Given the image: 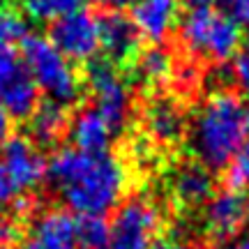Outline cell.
<instances>
[{
    "label": "cell",
    "instance_id": "cell-9",
    "mask_svg": "<svg viewBox=\"0 0 249 249\" xmlns=\"http://www.w3.org/2000/svg\"><path fill=\"white\" fill-rule=\"evenodd\" d=\"M49 39L71 62H88L99 53V18L86 7L71 12L51 23Z\"/></svg>",
    "mask_w": 249,
    "mask_h": 249
},
{
    "label": "cell",
    "instance_id": "cell-6",
    "mask_svg": "<svg viewBox=\"0 0 249 249\" xmlns=\"http://www.w3.org/2000/svg\"><path fill=\"white\" fill-rule=\"evenodd\" d=\"M160 208L143 198H129L116 213L108 226V249H152L161 231Z\"/></svg>",
    "mask_w": 249,
    "mask_h": 249
},
{
    "label": "cell",
    "instance_id": "cell-30",
    "mask_svg": "<svg viewBox=\"0 0 249 249\" xmlns=\"http://www.w3.org/2000/svg\"><path fill=\"white\" fill-rule=\"evenodd\" d=\"M0 249H28V247H21L18 242H0Z\"/></svg>",
    "mask_w": 249,
    "mask_h": 249
},
{
    "label": "cell",
    "instance_id": "cell-12",
    "mask_svg": "<svg viewBox=\"0 0 249 249\" xmlns=\"http://www.w3.org/2000/svg\"><path fill=\"white\" fill-rule=\"evenodd\" d=\"M178 0H136L129 18L143 39L160 44L178 23Z\"/></svg>",
    "mask_w": 249,
    "mask_h": 249
},
{
    "label": "cell",
    "instance_id": "cell-26",
    "mask_svg": "<svg viewBox=\"0 0 249 249\" xmlns=\"http://www.w3.org/2000/svg\"><path fill=\"white\" fill-rule=\"evenodd\" d=\"M9 132H12V118L5 108L0 107V145L9 139Z\"/></svg>",
    "mask_w": 249,
    "mask_h": 249
},
{
    "label": "cell",
    "instance_id": "cell-32",
    "mask_svg": "<svg viewBox=\"0 0 249 249\" xmlns=\"http://www.w3.org/2000/svg\"><path fill=\"white\" fill-rule=\"evenodd\" d=\"M0 222H2V210H0Z\"/></svg>",
    "mask_w": 249,
    "mask_h": 249
},
{
    "label": "cell",
    "instance_id": "cell-13",
    "mask_svg": "<svg viewBox=\"0 0 249 249\" xmlns=\"http://www.w3.org/2000/svg\"><path fill=\"white\" fill-rule=\"evenodd\" d=\"M28 249H79L76 219L65 210H44L30 226Z\"/></svg>",
    "mask_w": 249,
    "mask_h": 249
},
{
    "label": "cell",
    "instance_id": "cell-20",
    "mask_svg": "<svg viewBox=\"0 0 249 249\" xmlns=\"http://www.w3.org/2000/svg\"><path fill=\"white\" fill-rule=\"evenodd\" d=\"M76 238L79 247L102 249L108 245V224L99 214H81L76 219Z\"/></svg>",
    "mask_w": 249,
    "mask_h": 249
},
{
    "label": "cell",
    "instance_id": "cell-17",
    "mask_svg": "<svg viewBox=\"0 0 249 249\" xmlns=\"http://www.w3.org/2000/svg\"><path fill=\"white\" fill-rule=\"evenodd\" d=\"M28 132L30 139L39 145H53L62 134L67 132L70 120H67V111L58 102H39L35 111L28 116Z\"/></svg>",
    "mask_w": 249,
    "mask_h": 249
},
{
    "label": "cell",
    "instance_id": "cell-21",
    "mask_svg": "<svg viewBox=\"0 0 249 249\" xmlns=\"http://www.w3.org/2000/svg\"><path fill=\"white\" fill-rule=\"evenodd\" d=\"M224 169H226V185L231 189H245L249 185V141L242 143Z\"/></svg>",
    "mask_w": 249,
    "mask_h": 249
},
{
    "label": "cell",
    "instance_id": "cell-28",
    "mask_svg": "<svg viewBox=\"0 0 249 249\" xmlns=\"http://www.w3.org/2000/svg\"><path fill=\"white\" fill-rule=\"evenodd\" d=\"M180 5H185L187 9H203V7H213L214 0H178Z\"/></svg>",
    "mask_w": 249,
    "mask_h": 249
},
{
    "label": "cell",
    "instance_id": "cell-5",
    "mask_svg": "<svg viewBox=\"0 0 249 249\" xmlns=\"http://www.w3.org/2000/svg\"><path fill=\"white\" fill-rule=\"evenodd\" d=\"M0 148V201L9 203L46 178V161L23 136L7 139Z\"/></svg>",
    "mask_w": 249,
    "mask_h": 249
},
{
    "label": "cell",
    "instance_id": "cell-22",
    "mask_svg": "<svg viewBox=\"0 0 249 249\" xmlns=\"http://www.w3.org/2000/svg\"><path fill=\"white\" fill-rule=\"evenodd\" d=\"M28 37V23L14 9H0V39L5 42H23Z\"/></svg>",
    "mask_w": 249,
    "mask_h": 249
},
{
    "label": "cell",
    "instance_id": "cell-31",
    "mask_svg": "<svg viewBox=\"0 0 249 249\" xmlns=\"http://www.w3.org/2000/svg\"><path fill=\"white\" fill-rule=\"evenodd\" d=\"M245 129H247V141H249V111H247V127Z\"/></svg>",
    "mask_w": 249,
    "mask_h": 249
},
{
    "label": "cell",
    "instance_id": "cell-27",
    "mask_svg": "<svg viewBox=\"0 0 249 249\" xmlns=\"http://www.w3.org/2000/svg\"><path fill=\"white\" fill-rule=\"evenodd\" d=\"M95 2H99L102 7H108L111 12H120L123 7H132L136 0H95Z\"/></svg>",
    "mask_w": 249,
    "mask_h": 249
},
{
    "label": "cell",
    "instance_id": "cell-8",
    "mask_svg": "<svg viewBox=\"0 0 249 249\" xmlns=\"http://www.w3.org/2000/svg\"><path fill=\"white\" fill-rule=\"evenodd\" d=\"M88 88L95 97V108L99 116L107 120L113 136L120 134L127 127L129 111H132V95L123 81V76L116 71L113 62L95 60L88 67Z\"/></svg>",
    "mask_w": 249,
    "mask_h": 249
},
{
    "label": "cell",
    "instance_id": "cell-3",
    "mask_svg": "<svg viewBox=\"0 0 249 249\" xmlns=\"http://www.w3.org/2000/svg\"><path fill=\"white\" fill-rule=\"evenodd\" d=\"M21 55L39 92H44L51 102L67 107L81 97L79 71L70 58H65L51 44L49 37L28 33V37L21 42Z\"/></svg>",
    "mask_w": 249,
    "mask_h": 249
},
{
    "label": "cell",
    "instance_id": "cell-10",
    "mask_svg": "<svg viewBox=\"0 0 249 249\" xmlns=\"http://www.w3.org/2000/svg\"><path fill=\"white\" fill-rule=\"evenodd\" d=\"M203 205V229L213 240H229L249 222V198L242 189H224Z\"/></svg>",
    "mask_w": 249,
    "mask_h": 249
},
{
    "label": "cell",
    "instance_id": "cell-2",
    "mask_svg": "<svg viewBox=\"0 0 249 249\" xmlns=\"http://www.w3.org/2000/svg\"><path fill=\"white\" fill-rule=\"evenodd\" d=\"M249 102L238 92L219 90L198 108L189 143L196 160L208 169H224L242 143H247Z\"/></svg>",
    "mask_w": 249,
    "mask_h": 249
},
{
    "label": "cell",
    "instance_id": "cell-23",
    "mask_svg": "<svg viewBox=\"0 0 249 249\" xmlns=\"http://www.w3.org/2000/svg\"><path fill=\"white\" fill-rule=\"evenodd\" d=\"M222 14L235 21L240 28H249V0H219Z\"/></svg>",
    "mask_w": 249,
    "mask_h": 249
},
{
    "label": "cell",
    "instance_id": "cell-14",
    "mask_svg": "<svg viewBox=\"0 0 249 249\" xmlns=\"http://www.w3.org/2000/svg\"><path fill=\"white\" fill-rule=\"evenodd\" d=\"M171 196L178 208H198L214 192L213 171L201 161H189L173 171L169 182Z\"/></svg>",
    "mask_w": 249,
    "mask_h": 249
},
{
    "label": "cell",
    "instance_id": "cell-11",
    "mask_svg": "<svg viewBox=\"0 0 249 249\" xmlns=\"http://www.w3.org/2000/svg\"><path fill=\"white\" fill-rule=\"evenodd\" d=\"M141 35L132 18L123 12H108L99 18V51H104L108 62H129L139 53Z\"/></svg>",
    "mask_w": 249,
    "mask_h": 249
},
{
    "label": "cell",
    "instance_id": "cell-16",
    "mask_svg": "<svg viewBox=\"0 0 249 249\" xmlns=\"http://www.w3.org/2000/svg\"><path fill=\"white\" fill-rule=\"evenodd\" d=\"M70 136L71 143L76 145V150L83 152H107L108 143H111V127L107 120L99 116V111L95 107L81 108L74 116L70 124Z\"/></svg>",
    "mask_w": 249,
    "mask_h": 249
},
{
    "label": "cell",
    "instance_id": "cell-19",
    "mask_svg": "<svg viewBox=\"0 0 249 249\" xmlns=\"http://www.w3.org/2000/svg\"><path fill=\"white\" fill-rule=\"evenodd\" d=\"M86 2L88 0H21L26 17L42 23H53L55 18L79 12L86 7Z\"/></svg>",
    "mask_w": 249,
    "mask_h": 249
},
{
    "label": "cell",
    "instance_id": "cell-18",
    "mask_svg": "<svg viewBox=\"0 0 249 249\" xmlns=\"http://www.w3.org/2000/svg\"><path fill=\"white\" fill-rule=\"evenodd\" d=\"M136 76L145 86H164V83H169V79L173 76V55L166 49H161V46H150L136 60Z\"/></svg>",
    "mask_w": 249,
    "mask_h": 249
},
{
    "label": "cell",
    "instance_id": "cell-1",
    "mask_svg": "<svg viewBox=\"0 0 249 249\" xmlns=\"http://www.w3.org/2000/svg\"><path fill=\"white\" fill-rule=\"evenodd\" d=\"M60 198L79 214H102L116 208L127 189V171L108 152H83L62 148L46 164Z\"/></svg>",
    "mask_w": 249,
    "mask_h": 249
},
{
    "label": "cell",
    "instance_id": "cell-24",
    "mask_svg": "<svg viewBox=\"0 0 249 249\" xmlns=\"http://www.w3.org/2000/svg\"><path fill=\"white\" fill-rule=\"evenodd\" d=\"M233 79L240 83L245 90H249V37L242 39L240 51L235 53V62H233Z\"/></svg>",
    "mask_w": 249,
    "mask_h": 249
},
{
    "label": "cell",
    "instance_id": "cell-4",
    "mask_svg": "<svg viewBox=\"0 0 249 249\" xmlns=\"http://www.w3.org/2000/svg\"><path fill=\"white\" fill-rule=\"evenodd\" d=\"M180 42L198 58L226 62L240 51L242 30L235 21L213 7L189 9V14L180 21Z\"/></svg>",
    "mask_w": 249,
    "mask_h": 249
},
{
    "label": "cell",
    "instance_id": "cell-15",
    "mask_svg": "<svg viewBox=\"0 0 249 249\" xmlns=\"http://www.w3.org/2000/svg\"><path fill=\"white\" fill-rule=\"evenodd\" d=\"M145 129H148V136L155 143L173 145L185 136L187 116L178 102L160 97L150 102L148 108H145Z\"/></svg>",
    "mask_w": 249,
    "mask_h": 249
},
{
    "label": "cell",
    "instance_id": "cell-7",
    "mask_svg": "<svg viewBox=\"0 0 249 249\" xmlns=\"http://www.w3.org/2000/svg\"><path fill=\"white\" fill-rule=\"evenodd\" d=\"M39 104V88L21 60L17 46L0 39V107L9 118H28Z\"/></svg>",
    "mask_w": 249,
    "mask_h": 249
},
{
    "label": "cell",
    "instance_id": "cell-29",
    "mask_svg": "<svg viewBox=\"0 0 249 249\" xmlns=\"http://www.w3.org/2000/svg\"><path fill=\"white\" fill-rule=\"evenodd\" d=\"M224 249H249V235H245V238H235V240L229 242Z\"/></svg>",
    "mask_w": 249,
    "mask_h": 249
},
{
    "label": "cell",
    "instance_id": "cell-25",
    "mask_svg": "<svg viewBox=\"0 0 249 249\" xmlns=\"http://www.w3.org/2000/svg\"><path fill=\"white\" fill-rule=\"evenodd\" d=\"M152 249H194V247L185 240H178V238H164L157 245H152Z\"/></svg>",
    "mask_w": 249,
    "mask_h": 249
}]
</instances>
